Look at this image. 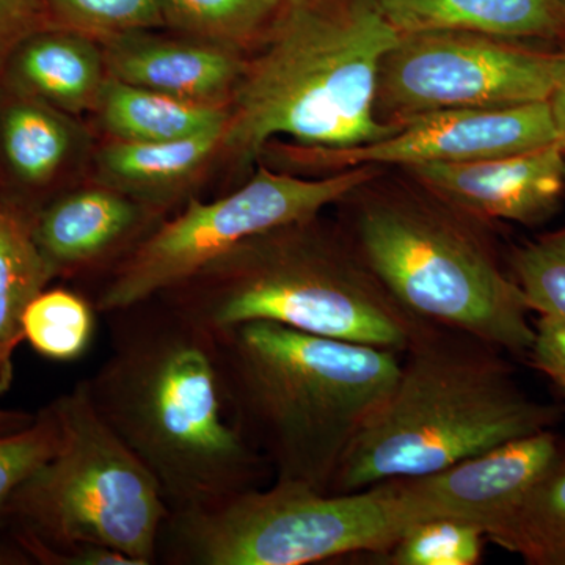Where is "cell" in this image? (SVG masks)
Wrapping results in <instances>:
<instances>
[{
  "label": "cell",
  "mask_w": 565,
  "mask_h": 565,
  "mask_svg": "<svg viewBox=\"0 0 565 565\" xmlns=\"http://www.w3.org/2000/svg\"><path fill=\"white\" fill-rule=\"evenodd\" d=\"M107 319L110 352L85 390L154 476L170 514L263 487L270 468L234 423L214 332L161 296Z\"/></svg>",
  "instance_id": "6da1fadb"
},
{
  "label": "cell",
  "mask_w": 565,
  "mask_h": 565,
  "mask_svg": "<svg viewBox=\"0 0 565 565\" xmlns=\"http://www.w3.org/2000/svg\"><path fill=\"white\" fill-rule=\"evenodd\" d=\"M214 338L234 423L274 481L329 492L345 452L396 385L403 353L264 321Z\"/></svg>",
  "instance_id": "7a4b0ae2"
},
{
  "label": "cell",
  "mask_w": 565,
  "mask_h": 565,
  "mask_svg": "<svg viewBox=\"0 0 565 565\" xmlns=\"http://www.w3.org/2000/svg\"><path fill=\"white\" fill-rule=\"evenodd\" d=\"M397 39L371 0L282 10L234 88L222 150L248 163L277 137L348 150L396 132L399 122L379 117L377 84Z\"/></svg>",
  "instance_id": "3957f363"
},
{
  "label": "cell",
  "mask_w": 565,
  "mask_h": 565,
  "mask_svg": "<svg viewBox=\"0 0 565 565\" xmlns=\"http://www.w3.org/2000/svg\"><path fill=\"white\" fill-rule=\"evenodd\" d=\"M498 349L427 327L403 353L399 377L345 452L330 493L437 473L550 430L556 407L527 396Z\"/></svg>",
  "instance_id": "277c9868"
},
{
  "label": "cell",
  "mask_w": 565,
  "mask_h": 565,
  "mask_svg": "<svg viewBox=\"0 0 565 565\" xmlns=\"http://www.w3.org/2000/svg\"><path fill=\"white\" fill-rule=\"evenodd\" d=\"M206 329L275 322L404 353L430 327L404 310L355 248L316 218L266 234L159 294Z\"/></svg>",
  "instance_id": "5b68a950"
},
{
  "label": "cell",
  "mask_w": 565,
  "mask_h": 565,
  "mask_svg": "<svg viewBox=\"0 0 565 565\" xmlns=\"http://www.w3.org/2000/svg\"><path fill=\"white\" fill-rule=\"evenodd\" d=\"M58 451L11 498L0 539L24 564L46 565L63 546H107L136 565L158 564L170 516L161 486L96 414L84 381L52 401Z\"/></svg>",
  "instance_id": "8992f818"
},
{
  "label": "cell",
  "mask_w": 565,
  "mask_h": 565,
  "mask_svg": "<svg viewBox=\"0 0 565 565\" xmlns=\"http://www.w3.org/2000/svg\"><path fill=\"white\" fill-rule=\"evenodd\" d=\"M422 520L426 512L403 478L349 493L274 481L202 511L170 514L158 564L307 565L386 553Z\"/></svg>",
  "instance_id": "52a82bcc"
},
{
  "label": "cell",
  "mask_w": 565,
  "mask_h": 565,
  "mask_svg": "<svg viewBox=\"0 0 565 565\" xmlns=\"http://www.w3.org/2000/svg\"><path fill=\"white\" fill-rule=\"evenodd\" d=\"M355 252L407 313L500 351L530 355L534 322L514 278L451 212L374 199L353 222Z\"/></svg>",
  "instance_id": "ba28073f"
},
{
  "label": "cell",
  "mask_w": 565,
  "mask_h": 565,
  "mask_svg": "<svg viewBox=\"0 0 565 565\" xmlns=\"http://www.w3.org/2000/svg\"><path fill=\"white\" fill-rule=\"evenodd\" d=\"M379 174L360 166L322 180H303L259 167L237 191L214 202L191 200L163 221L114 270L93 297L107 315L177 288L243 245L318 218Z\"/></svg>",
  "instance_id": "9c48e42d"
},
{
  "label": "cell",
  "mask_w": 565,
  "mask_h": 565,
  "mask_svg": "<svg viewBox=\"0 0 565 565\" xmlns=\"http://www.w3.org/2000/svg\"><path fill=\"white\" fill-rule=\"evenodd\" d=\"M564 52L470 32L399 35L379 71L377 111L399 122L430 111L546 102Z\"/></svg>",
  "instance_id": "30bf717a"
},
{
  "label": "cell",
  "mask_w": 565,
  "mask_h": 565,
  "mask_svg": "<svg viewBox=\"0 0 565 565\" xmlns=\"http://www.w3.org/2000/svg\"><path fill=\"white\" fill-rule=\"evenodd\" d=\"M557 143L548 103L430 111L399 121L396 132L348 150H307L326 166L414 167L498 158Z\"/></svg>",
  "instance_id": "8fae6325"
},
{
  "label": "cell",
  "mask_w": 565,
  "mask_h": 565,
  "mask_svg": "<svg viewBox=\"0 0 565 565\" xmlns=\"http://www.w3.org/2000/svg\"><path fill=\"white\" fill-rule=\"evenodd\" d=\"M408 173L452 211L484 221L537 225L552 217L565 189L559 143L452 163L407 167Z\"/></svg>",
  "instance_id": "7c38bea8"
},
{
  "label": "cell",
  "mask_w": 565,
  "mask_h": 565,
  "mask_svg": "<svg viewBox=\"0 0 565 565\" xmlns=\"http://www.w3.org/2000/svg\"><path fill=\"white\" fill-rule=\"evenodd\" d=\"M563 457L559 438L544 430L437 473L405 479L429 519L448 516L475 523L487 539Z\"/></svg>",
  "instance_id": "4fadbf2b"
},
{
  "label": "cell",
  "mask_w": 565,
  "mask_h": 565,
  "mask_svg": "<svg viewBox=\"0 0 565 565\" xmlns=\"http://www.w3.org/2000/svg\"><path fill=\"white\" fill-rule=\"evenodd\" d=\"M154 221L148 204L98 184L47 206L32 223V236L54 278L92 274L107 266L114 274L159 225Z\"/></svg>",
  "instance_id": "5bb4252c"
},
{
  "label": "cell",
  "mask_w": 565,
  "mask_h": 565,
  "mask_svg": "<svg viewBox=\"0 0 565 565\" xmlns=\"http://www.w3.org/2000/svg\"><path fill=\"white\" fill-rule=\"evenodd\" d=\"M102 41L110 77L185 102L226 106L245 68L236 47L193 36L136 32Z\"/></svg>",
  "instance_id": "9a60e30c"
},
{
  "label": "cell",
  "mask_w": 565,
  "mask_h": 565,
  "mask_svg": "<svg viewBox=\"0 0 565 565\" xmlns=\"http://www.w3.org/2000/svg\"><path fill=\"white\" fill-rule=\"evenodd\" d=\"M96 41L68 28L32 33L10 54V79L24 98L65 114L95 110L109 77Z\"/></svg>",
  "instance_id": "2e32d148"
},
{
  "label": "cell",
  "mask_w": 565,
  "mask_h": 565,
  "mask_svg": "<svg viewBox=\"0 0 565 565\" xmlns=\"http://www.w3.org/2000/svg\"><path fill=\"white\" fill-rule=\"evenodd\" d=\"M399 35L470 32L493 39L565 40L555 0H371Z\"/></svg>",
  "instance_id": "e0dca14e"
},
{
  "label": "cell",
  "mask_w": 565,
  "mask_h": 565,
  "mask_svg": "<svg viewBox=\"0 0 565 565\" xmlns=\"http://www.w3.org/2000/svg\"><path fill=\"white\" fill-rule=\"evenodd\" d=\"M225 128L170 141L115 140L96 159L102 182L152 206L172 199L222 150Z\"/></svg>",
  "instance_id": "ac0fdd59"
},
{
  "label": "cell",
  "mask_w": 565,
  "mask_h": 565,
  "mask_svg": "<svg viewBox=\"0 0 565 565\" xmlns=\"http://www.w3.org/2000/svg\"><path fill=\"white\" fill-rule=\"evenodd\" d=\"M99 121L115 140L170 141L226 128L230 106L185 102L107 77L98 106Z\"/></svg>",
  "instance_id": "d6986e66"
},
{
  "label": "cell",
  "mask_w": 565,
  "mask_h": 565,
  "mask_svg": "<svg viewBox=\"0 0 565 565\" xmlns=\"http://www.w3.org/2000/svg\"><path fill=\"white\" fill-rule=\"evenodd\" d=\"M52 278L33 241L32 223L17 212L0 210V394L13 385V356L24 340L25 310Z\"/></svg>",
  "instance_id": "ffe728a7"
},
{
  "label": "cell",
  "mask_w": 565,
  "mask_h": 565,
  "mask_svg": "<svg viewBox=\"0 0 565 565\" xmlns=\"http://www.w3.org/2000/svg\"><path fill=\"white\" fill-rule=\"evenodd\" d=\"M65 111L24 98L2 118L0 139L10 169L29 184H46L68 162L77 131Z\"/></svg>",
  "instance_id": "44dd1931"
},
{
  "label": "cell",
  "mask_w": 565,
  "mask_h": 565,
  "mask_svg": "<svg viewBox=\"0 0 565 565\" xmlns=\"http://www.w3.org/2000/svg\"><path fill=\"white\" fill-rule=\"evenodd\" d=\"M487 539L531 565H565V456Z\"/></svg>",
  "instance_id": "7402d4cb"
},
{
  "label": "cell",
  "mask_w": 565,
  "mask_h": 565,
  "mask_svg": "<svg viewBox=\"0 0 565 565\" xmlns=\"http://www.w3.org/2000/svg\"><path fill=\"white\" fill-rule=\"evenodd\" d=\"M95 303L66 288L44 289L22 319L24 340L52 362H74L90 349L96 329Z\"/></svg>",
  "instance_id": "603a6c76"
},
{
  "label": "cell",
  "mask_w": 565,
  "mask_h": 565,
  "mask_svg": "<svg viewBox=\"0 0 565 565\" xmlns=\"http://www.w3.org/2000/svg\"><path fill=\"white\" fill-rule=\"evenodd\" d=\"M167 24L193 39L236 47L253 39L285 0H161Z\"/></svg>",
  "instance_id": "cb8c5ba5"
},
{
  "label": "cell",
  "mask_w": 565,
  "mask_h": 565,
  "mask_svg": "<svg viewBox=\"0 0 565 565\" xmlns=\"http://www.w3.org/2000/svg\"><path fill=\"white\" fill-rule=\"evenodd\" d=\"M482 527L459 519L422 520L408 526L385 553L392 565H476L481 563Z\"/></svg>",
  "instance_id": "d4e9b609"
},
{
  "label": "cell",
  "mask_w": 565,
  "mask_h": 565,
  "mask_svg": "<svg viewBox=\"0 0 565 565\" xmlns=\"http://www.w3.org/2000/svg\"><path fill=\"white\" fill-rule=\"evenodd\" d=\"M62 445V427L54 404L36 412L31 426L20 433L0 435V533L13 494ZM0 564L10 555L0 541Z\"/></svg>",
  "instance_id": "484cf974"
},
{
  "label": "cell",
  "mask_w": 565,
  "mask_h": 565,
  "mask_svg": "<svg viewBox=\"0 0 565 565\" xmlns=\"http://www.w3.org/2000/svg\"><path fill=\"white\" fill-rule=\"evenodd\" d=\"M511 264L530 310L565 321V226L516 248Z\"/></svg>",
  "instance_id": "4316f807"
},
{
  "label": "cell",
  "mask_w": 565,
  "mask_h": 565,
  "mask_svg": "<svg viewBox=\"0 0 565 565\" xmlns=\"http://www.w3.org/2000/svg\"><path fill=\"white\" fill-rule=\"evenodd\" d=\"M65 28L98 40L167 24L161 0H46Z\"/></svg>",
  "instance_id": "83f0119b"
},
{
  "label": "cell",
  "mask_w": 565,
  "mask_h": 565,
  "mask_svg": "<svg viewBox=\"0 0 565 565\" xmlns=\"http://www.w3.org/2000/svg\"><path fill=\"white\" fill-rule=\"evenodd\" d=\"M534 329V344L527 356L565 396V321L539 316Z\"/></svg>",
  "instance_id": "f1b7e54d"
},
{
  "label": "cell",
  "mask_w": 565,
  "mask_h": 565,
  "mask_svg": "<svg viewBox=\"0 0 565 565\" xmlns=\"http://www.w3.org/2000/svg\"><path fill=\"white\" fill-rule=\"evenodd\" d=\"M41 0H0V62L35 33Z\"/></svg>",
  "instance_id": "f546056e"
},
{
  "label": "cell",
  "mask_w": 565,
  "mask_h": 565,
  "mask_svg": "<svg viewBox=\"0 0 565 565\" xmlns=\"http://www.w3.org/2000/svg\"><path fill=\"white\" fill-rule=\"evenodd\" d=\"M552 114L553 126H555L556 141L565 151V52L563 65L557 74L555 87L546 99Z\"/></svg>",
  "instance_id": "4dcf8cb0"
},
{
  "label": "cell",
  "mask_w": 565,
  "mask_h": 565,
  "mask_svg": "<svg viewBox=\"0 0 565 565\" xmlns=\"http://www.w3.org/2000/svg\"><path fill=\"white\" fill-rule=\"evenodd\" d=\"M33 419H35V415L29 414V412L0 408V435L20 433L31 426Z\"/></svg>",
  "instance_id": "1f68e13d"
},
{
  "label": "cell",
  "mask_w": 565,
  "mask_h": 565,
  "mask_svg": "<svg viewBox=\"0 0 565 565\" xmlns=\"http://www.w3.org/2000/svg\"><path fill=\"white\" fill-rule=\"evenodd\" d=\"M340 2L341 0H285V9H319Z\"/></svg>",
  "instance_id": "d6a6232c"
},
{
  "label": "cell",
  "mask_w": 565,
  "mask_h": 565,
  "mask_svg": "<svg viewBox=\"0 0 565 565\" xmlns=\"http://www.w3.org/2000/svg\"><path fill=\"white\" fill-rule=\"evenodd\" d=\"M556 6L559 7L561 13L564 14L565 18V0H555Z\"/></svg>",
  "instance_id": "836d02e7"
}]
</instances>
